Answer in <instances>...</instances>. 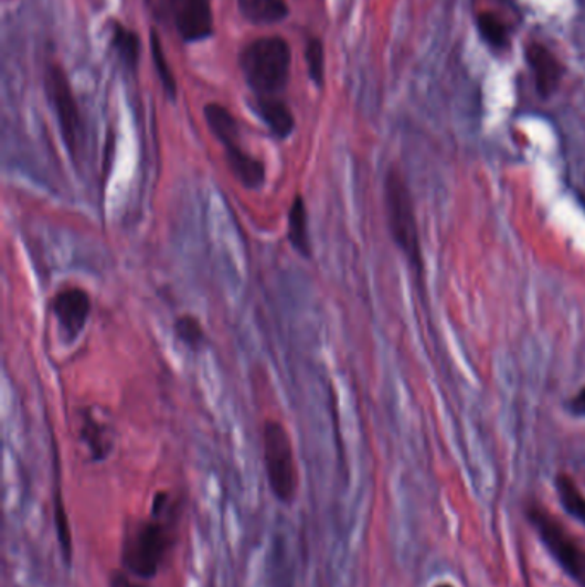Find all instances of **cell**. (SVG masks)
<instances>
[{"instance_id": "e0dca14e", "label": "cell", "mask_w": 585, "mask_h": 587, "mask_svg": "<svg viewBox=\"0 0 585 587\" xmlns=\"http://www.w3.org/2000/svg\"><path fill=\"white\" fill-rule=\"evenodd\" d=\"M110 43H113L114 52L123 62L126 70L135 73L139 62V49L141 42L135 31L123 26L120 23H114L113 31H110Z\"/></svg>"}, {"instance_id": "8fae6325", "label": "cell", "mask_w": 585, "mask_h": 587, "mask_svg": "<svg viewBox=\"0 0 585 587\" xmlns=\"http://www.w3.org/2000/svg\"><path fill=\"white\" fill-rule=\"evenodd\" d=\"M253 107L275 138L287 139L292 135L296 119H294L289 105L281 100L278 95L277 97H258L255 95Z\"/></svg>"}, {"instance_id": "9a60e30c", "label": "cell", "mask_w": 585, "mask_h": 587, "mask_svg": "<svg viewBox=\"0 0 585 587\" xmlns=\"http://www.w3.org/2000/svg\"><path fill=\"white\" fill-rule=\"evenodd\" d=\"M476 26H478L479 36L491 51L503 52L512 43L509 24L504 23L503 18L493 11H481L476 15Z\"/></svg>"}, {"instance_id": "5bb4252c", "label": "cell", "mask_w": 585, "mask_h": 587, "mask_svg": "<svg viewBox=\"0 0 585 587\" xmlns=\"http://www.w3.org/2000/svg\"><path fill=\"white\" fill-rule=\"evenodd\" d=\"M237 6L244 20L258 26L280 23L289 15L286 0H237Z\"/></svg>"}, {"instance_id": "7402d4cb", "label": "cell", "mask_w": 585, "mask_h": 587, "mask_svg": "<svg viewBox=\"0 0 585 587\" xmlns=\"http://www.w3.org/2000/svg\"><path fill=\"white\" fill-rule=\"evenodd\" d=\"M108 587H148V583L136 579V577H132L129 572L119 567L116 568V570L110 572V576H108Z\"/></svg>"}, {"instance_id": "cb8c5ba5", "label": "cell", "mask_w": 585, "mask_h": 587, "mask_svg": "<svg viewBox=\"0 0 585 587\" xmlns=\"http://www.w3.org/2000/svg\"><path fill=\"white\" fill-rule=\"evenodd\" d=\"M435 587H454V586H450V584H438V586H435Z\"/></svg>"}, {"instance_id": "ffe728a7", "label": "cell", "mask_w": 585, "mask_h": 587, "mask_svg": "<svg viewBox=\"0 0 585 587\" xmlns=\"http://www.w3.org/2000/svg\"><path fill=\"white\" fill-rule=\"evenodd\" d=\"M150 40L151 57H153V64L157 66L158 76H160L167 97L173 102L178 97V83H176V77H173L172 70H170L169 61H167V55L163 52L162 42H160L157 31H150Z\"/></svg>"}, {"instance_id": "7a4b0ae2", "label": "cell", "mask_w": 585, "mask_h": 587, "mask_svg": "<svg viewBox=\"0 0 585 587\" xmlns=\"http://www.w3.org/2000/svg\"><path fill=\"white\" fill-rule=\"evenodd\" d=\"M385 210L393 243L401 249L416 277L423 278V247H421L416 206H414L413 193L408 188L407 179L395 167L386 172Z\"/></svg>"}, {"instance_id": "9c48e42d", "label": "cell", "mask_w": 585, "mask_h": 587, "mask_svg": "<svg viewBox=\"0 0 585 587\" xmlns=\"http://www.w3.org/2000/svg\"><path fill=\"white\" fill-rule=\"evenodd\" d=\"M52 313L57 318L64 335L70 337V340L77 339L92 313V298L82 287H66L55 294Z\"/></svg>"}, {"instance_id": "8992f818", "label": "cell", "mask_w": 585, "mask_h": 587, "mask_svg": "<svg viewBox=\"0 0 585 587\" xmlns=\"http://www.w3.org/2000/svg\"><path fill=\"white\" fill-rule=\"evenodd\" d=\"M525 515L531 522L547 553L560 565L566 576L578 587H585V548L568 533L559 517L538 502L525 505Z\"/></svg>"}, {"instance_id": "ac0fdd59", "label": "cell", "mask_w": 585, "mask_h": 587, "mask_svg": "<svg viewBox=\"0 0 585 587\" xmlns=\"http://www.w3.org/2000/svg\"><path fill=\"white\" fill-rule=\"evenodd\" d=\"M555 488L560 505L566 514L585 525V494L582 493L574 478L562 472L555 478Z\"/></svg>"}, {"instance_id": "277c9868", "label": "cell", "mask_w": 585, "mask_h": 587, "mask_svg": "<svg viewBox=\"0 0 585 587\" xmlns=\"http://www.w3.org/2000/svg\"><path fill=\"white\" fill-rule=\"evenodd\" d=\"M262 441L266 481L272 494L281 505L290 506L296 502L299 491V471L292 438L280 421L268 419L263 425Z\"/></svg>"}, {"instance_id": "6da1fadb", "label": "cell", "mask_w": 585, "mask_h": 587, "mask_svg": "<svg viewBox=\"0 0 585 587\" xmlns=\"http://www.w3.org/2000/svg\"><path fill=\"white\" fill-rule=\"evenodd\" d=\"M182 510L181 494L158 491L147 515L124 522L120 568L143 583L153 580L178 545Z\"/></svg>"}, {"instance_id": "4fadbf2b", "label": "cell", "mask_w": 585, "mask_h": 587, "mask_svg": "<svg viewBox=\"0 0 585 587\" xmlns=\"http://www.w3.org/2000/svg\"><path fill=\"white\" fill-rule=\"evenodd\" d=\"M289 237L290 246L294 252L302 258L309 259L312 256L311 237H309V218L308 206H306L305 196L297 194L294 198L292 205L289 210Z\"/></svg>"}, {"instance_id": "52a82bcc", "label": "cell", "mask_w": 585, "mask_h": 587, "mask_svg": "<svg viewBox=\"0 0 585 587\" xmlns=\"http://www.w3.org/2000/svg\"><path fill=\"white\" fill-rule=\"evenodd\" d=\"M43 85H45L46 98L51 102L55 117H57L62 141L66 145L71 159L77 163V160L82 159L83 147H85V124H83L70 77L59 64H51L46 67Z\"/></svg>"}, {"instance_id": "5b68a950", "label": "cell", "mask_w": 585, "mask_h": 587, "mask_svg": "<svg viewBox=\"0 0 585 587\" xmlns=\"http://www.w3.org/2000/svg\"><path fill=\"white\" fill-rule=\"evenodd\" d=\"M204 120L210 131L219 139L225 150V159L234 178L246 190H259L266 181L265 163L241 147L240 124L224 105L209 104L204 107Z\"/></svg>"}, {"instance_id": "30bf717a", "label": "cell", "mask_w": 585, "mask_h": 587, "mask_svg": "<svg viewBox=\"0 0 585 587\" xmlns=\"http://www.w3.org/2000/svg\"><path fill=\"white\" fill-rule=\"evenodd\" d=\"M525 61L531 70L534 88L541 98L553 97L562 85L563 67L562 61L555 52L547 49L544 43L531 42L525 46Z\"/></svg>"}, {"instance_id": "44dd1931", "label": "cell", "mask_w": 585, "mask_h": 587, "mask_svg": "<svg viewBox=\"0 0 585 587\" xmlns=\"http://www.w3.org/2000/svg\"><path fill=\"white\" fill-rule=\"evenodd\" d=\"M306 64H308L309 77L318 88L325 82V49L320 39H309L306 43Z\"/></svg>"}, {"instance_id": "603a6c76", "label": "cell", "mask_w": 585, "mask_h": 587, "mask_svg": "<svg viewBox=\"0 0 585 587\" xmlns=\"http://www.w3.org/2000/svg\"><path fill=\"white\" fill-rule=\"evenodd\" d=\"M568 409H571V413L574 414V416L585 417V386L584 388H581V392H578L575 397L571 398V402H568Z\"/></svg>"}, {"instance_id": "7c38bea8", "label": "cell", "mask_w": 585, "mask_h": 587, "mask_svg": "<svg viewBox=\"0 0 585 587\" xmlns=\"http://www.w3.org/2000/svg\"><path fill=\"white\" fill-rule=\"evenodd\" d=\"M54 524L55 533H57L59 549H61L62 561L67 568L73 567L74 558V543L73 531H71L70 514H67L66 505H64V497H62L61 488V469H59V460L54 462Z\"/></svg>"}, {"instance_id": "3957f363", "label": "cell", "mask_w": 585, "mask_h": 587, "mask_svg": "<svg viewBox=\"0 0 585 587\" xmlns=\"http://www.w3.org/2000/svg\"><path fill=\"white\" fill-rule=\"evenodd\" d=\"M290 46L281 36H263L247 43L240 64L247 86L258 97H277L286 89L290 76Z\"/></svg>"}, {"instance_id": "2e32d148", "label": "cell", "mask_w": 585, "mask_h": 587, "mask_svg": "<svg viewBox=\"0 0 585 587\" xmlns=\"http://www.w3.org/2000/svg\"><path fill=\"white\" fill-rule=\"evenodd\" d=\"M82 440L88 447L89 456L95 462H102L113 452V438L107 426L92 416H85L82 426Z\"/></svg>"}, {"instance_id": "d6986e66", "label": "cell", "mask_w": 585, "mask_h": 587, "mask_svg": "<svg viewBox=\"0 0 585 587\" xmlns=\"http://www.w3.org/2000/svg\"><path fill=\"white\" fill-rule=\"evenodd\" d=\"M173 333L178 337L179 342L191 351H200L206 342V332L203 324L193 314H182L173 323Z\"/></svg>"}, {"instance_id": "ba28073f", "label": "cell", "mask_w": 585, "mask_h": 587, "mask_svg": "<svg viewBox=\"0 0 585 587\" xmlns=\"http://www.w3.org/2000/svg\"><path fill=\"white\" fill-rule=\"evenodd\" d=\"M185 43L203 42L213 35L212 0H160Z\"/></svg>"}]
</instances>
